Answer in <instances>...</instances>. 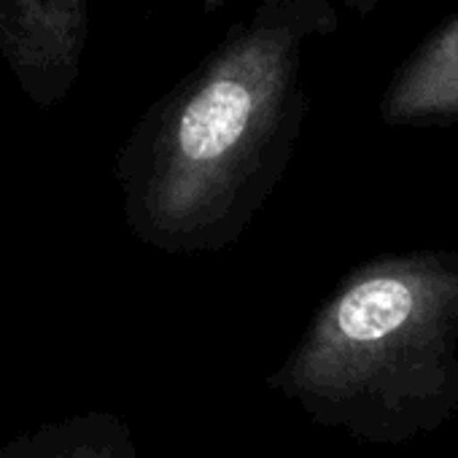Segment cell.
Listing matches in <instances>:
<instances>
[{
	"label": "cell",
	"instance_id": "cell-1",
	"mask_svg": "<svg viewBox=\"0 0 458 458\" xmlns=\"http://www.w3.org/2000/svg\"><path fill=\"white\" fill-rule=\"evenodd\" d=\"M335 28L332 0H257L146 108L114 162L138 243L194 257L246 235L302 132L305 49Z\"/></svg>",
	"mask_w": 458,
	"mask_h": 458
},
{
	"label": "cell",
	"instance_id": "cell-2",
	"mask_svg": "<svg viewBox=\"0 0 458 458\" xmlns=\"http://www.w3.org/2000/svg\"><path fill=\"white\" fill-rule=\"evenodd\" d=\"M89 30V0H0V60L22 95L44 111L73 92Z\"/></svg>",
	"mask_w": 458,
	"mask_h": 458
},
{
	"label": "cell",
	"instance_id": "cell-3",
	"mask_svg": "<svg viewBox=\"0 0 458 458\" xmlns=\"http://www.w3.org/2000/svg\"><path fill=\"white\" fill-rule=\"evenodd\" d=\"M383 116L388 122L458 116V20L407 60L388 89Z\"/></svg>",
	"mask_w": 458,
	"mask_h": 458
},
{
	"label": "cell",
	"instance_id": "cell-4",
	"mask_svg": "<svg viewBox=\"0 0 458 458\" xmlns=\"http://www.w3.org/2000/svg\"><path fill=\"white\" fill-rule=\"evenodd\" d=\"M0 458H135L130 428L106 412L41 426L0 450Z\"/></svg>",
	"mask_w": 458,
	"mask_h": 458
}]
</instances>
